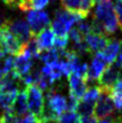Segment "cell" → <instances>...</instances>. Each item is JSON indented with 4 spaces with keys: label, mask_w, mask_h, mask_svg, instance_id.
Listing matches in <instances>:
<instances>
[{
    "label": "cell",
    "mask_w": 122,
    "mask_h": 123,
    "mask_svg": "<svg viewBox=\"0 0 122 123\" xmlns=\"http://www.w3.org/2000/svg\"><path fill=\"white\" fill-rule=\"evenodd\" d=\"M93 18L101 23L106 36L114 34L117 31L118 21L112 0H100L95 9Z\"/></svg>",
    "instance_id": "obj_1"
},
{
    "label": "cell",
    "mask_w": 122,
    "mask_h": 123,
    "mask_svg": "<svg viewBox=\"0 0 122 123\" xmlns=\"http://www.w3.org/2000/svg\"><path fill=\"white\" fill-rule=\"evenodd\" d=\"M85 18V17L79 13L68 11L66 9H58L55 11V18L52 21L51 29L57 37H65L68 35L73 25Z\"/></svg>",
    "instance_id": "obj_2"
},
{
    "label": "cell",
    "mask_w": 122,
    "mask_h": 123,
    "mask_svg": "<svg viewBox=\"0 0 122 123\" xmlns=\"http://www.w3.org/2000/svg\"><path fill=\"white\" fill-rule=\"evenodd\" d=\"M25 91H27L29 111L39 120L42 117L45 109V98L43 96V92L36 85L27 86Z\"/></svg>",
    "instance_id": "obj_3"
},
{
    "label": "cell",
    "mask_w": 122,
    "mask_h": 123,
    "mask_svg": "<svg viewBox=\"0 0 122 123\" xmlns=\"http://www.w3.org/2000/svg\"><path fill=\"white\" fill-rule=\"evenodd\" d=\"M4 25H6L7 29L10 31V33L18 40V42L23 46L28 44L30 39L34 38L29 25L24 19L5 20Z\"/></svg>",
    "instance_id": "obj_4"
},
{
    "label": "cell",
    "mask_w": 122,
    "mask_h": 123,
    "mask_svg": "<svg viewBox=\"0 0 122 123\" xmlns=\"http://www.w3.org/2000/svg\"><path fill=\"white\" fill-rule=\"evenodd\" d=\"M23 47L24 46L3 24L2 28L0 29V48L3 50L4 53L17 55L21 51Z\"/></svg>",
    "instance_id": "obj_5"
},
{
    "label": "cell",
    "mask_w": 122,
    "mask_h": 123,
    "mask_svg": "<svg viewBox=\"0 0 122 123\" xmlns=\"http://www.w3.org/2000/svg\"><path fill=\"white\" fill-rule=\"evenodd\" d=\"M27 20L29 23V27L32 31L33 36L43 31L44 29L49 27L51 23L50 16L44 10H30L27 14Z\"/></svg>",
    "instance_id": "obj_6"
},
{
    "label": "cell",
    "mask_w": 122,
    "mask_h": 123,
    "mask_svg": "<svg viewBox=\"0 0 122 123\" xmlns=\"http://www.w3.org/2000/svg\"><path fill=\"white\" fill-rule=\"evenodd\" d=\"M32 68H33V58L30 56V52L24 46L21 51L17 55H15V58L13 59V68H12V70L19 76L21 80V78L28 75L30 72Z\"/></svg>",
    "instance_id": "obj_7"
},
{
    "label": "cell",
    "mask_w": 122,
    "mask_h": 123,
    "mask_svg": "<svg viewBox=\"0 0 122 123\" xmlns=\"http://www.w3.org/2000/svg\"><path fill=\"white\" fill-rule=\"evenodd\" d=\"M102 90V89H101ZM114 104L109 96V92L103 91L100 95L98 101L95 104L94 114L97 119H105L110 117L114 112Z\"/></svg>",
    "instance_id": "obj_8"
},
{
    "label": "cell",
    "mask_w": 122,
    "mask_h": 123,
    "mask_svg": "<svg viewBox=\"0 0 122 123\" xmlns=\"http://www.w3.org/2000/svg\"><path fill=\"white\" fill-rule=\"evenodd\" d=\"M120 80V70L115 65H108L98 80L99 86L103 91L110 92Z\"/></svg>",
    "instance_id": "obj_9"
},
{
    "label": "cell",
    "mask_w": 122,
    "mask_h": 123,
    "mask_svg": "<svg viewBox=\"0 0 122 123\" xmlns=\"http://www.w3.org/2000/svg\"><path fill=\"white\" fill-rule=\"evenodd\" d=\"M61 5L68 11L79 13L86 17L92 7L95 5L94 0H61Z\"/></svg>",
    "instance_id": "obj_10"
},
{
    "label": "cell",
    "mask_w": 122,
    "mask_h": 123,
    "mask_svg": "<svg viewBox=\"0 0 122 123\" xmlns=\"http://www.w3.org/2000/svg\"><path fill=\"white\" fill-rule=\"evenodd\" d=\"M67 77L69 86V96L79 101L88 90V85H86L85 80L75 75L74 73H70Z\"/></svg>",
    "instance_id": "obj_11"
},
{
    "label": "cell",
    "mask_w": 122,
    "mask_h": 123,
    "mask_svg": "<svg viewBox=\"0 0 122 123\" xmlns=\"http://www.w3.org/2000/svg\"><path fill=\"white\" fill-rule=\"evenodd\" d=\"M107 66H108L107 63L103 60L102 57L96 53V56L92 59L91 65L88 67V73H86L85 81H89V82L97 81Z\"/></svg>",
    "instance_id": "obj_12"
},
{
    "label": "cell",
    "mask_w": 122,
    "mask_h": 123,
    "mask_svg": "<svg viewBox=\"0 0 122 123\" xmlns=\"http://www.w3.org/2000/svg\"><path fill=\"white\" fill-rule=\"evenodd\" d=\"M121 45H122V41L117 40V39H110L108 44L105 46V48H104L102 51L98 52L97 54L101 56L103 60L105 61L108 65H110L115 62L116 57L119 53Z\"/></svg>",
    "instance_id": "obj_13"
},
{
    "label": "cell",
    "mask_w": 122,
    "mask_h": 123,
    "mask_svg": "<svg viewBox=\"0 0 122 123\" xmlns=\"http://www.w3.org/2000/svg\"><path fill=\"white\" fill-rule=\"evenodd\" d=\"M109 40L110 39L107 38V36L97 35L94 33H89L88 35L85 36V42L89 48L90 54L98 53V52L102 51L108 44Z\"/></svg>",
    "instance_id": "obj_14"
},
{
    "label": "cell",
    "mask_w": 122,
    "mask_h": 123,
    "mask_svg": "<svg viewBox=\"0 0 122 123\" xmlns=\"http://www.w3.org/2000/svg\"><path fill=\"white\" fill-rule=\"evenodd\" d=\"M35 41H36L37 47L40 52L49 50L54 46V33L51 28H46L43 31H41L38 35L35 36Z\"/></svg>",
    "instance_id": "obj_15"
},
{
    "label": "cell",
    "mask_w": 122,
    "mask_h": 123,
    "mask_svg": "<svg viewBox=\"0 0 122 123\" xmlns=\"http://www.w3.org/2000/svg\"><path fill=\"white\" fill-rule=\"evenodd\" d=\"M28 98H27V91L24 87L18 91L17 96L14 100V103L12 105L11 112L17 117H23L28 114Z\"/></svg>",
    "instance_id": "obj_16"
},
{
    "label": "cell",
    "mask_w": 122,
    "mask_h": 123,
    "mask_svg": "<svg viewBox=\"0 0 122 123\" xmlns=\"http://www.w3.org/2000/svg\"><path fill=\"white\" fill-rule=\"evenodd\" d=\"M50 0H18L16 6L21 11L41 10L45 8Z\"/></svg>",
    "instance_id": "obj_17"
},
{
    "label": "cell",
    "mask_w": 122,
    "mask_h": 123,
    "mask_svg": "<svg viewBox=\"0 0 122 123\" xmlns=\"http://www.w3.org/2000/svg\"><path fill=\"white\" fill-rule=\"evenodd\" d=\"M109 96L114 104V107L118 110H122V80H120L109 92Z\"/></svg>",
    "instance_id": "obj_18"
},
{
    "label": "cell",
    "mask_w": 122,
    "mask_h": 123,
    "mask_svg": "<svg viewBox=\"0 0 122 123\" xmlns=\"http://www.w3.org/2000/svg\"><path fill=\"white\" fill-rule=\"evenodd\" d=\"M59 52L56 49H49V50H45L40 52V56H39V59H40L45 65H52L56 63L57 61H59Z\"/></svg>",
    "instance_id": "obj_19"
},
{
    "label": "cell",
    "mask_w": 122,
    "mask_h": 123,
    "mask_svg": "<svg viewBox=\"0 0 122 123\" xmlns=\"http://www.w3.org/2000/svg\"><path fill=\"white\" fill-rule=\"evenodd\" d=\"M94 108H95V104L91 103V102H86V101L80 100L78 101L77 107L75 112H77V114L81 117L84 116H90L94 113Z\"/></svg>",
    "instance_id": "obj_20"
},
{
    "label": "cell",
    "mask_w": 122,
    "mask_h": 123,
    "mask_svg": "<svg viewBox=\"0 0 122 123\" xmlns=\"http://www.w3.org/2000/svg\"><path fill=\"white\" fill-rule=\"evenodd\" d=\"M101 93H102V90L100 86H91L89 90H86L84 97H82L80 100H84V101H86V102H91V103L96 104V102L98 101Z\"/></svg>",
    "instance_id": "obj_21"
},
{
    "label": "cell",
    "mask_w": 122,
    "mask_h": 123,
    "mask_svg": "<svg viewBox=\"0 0 122 123\" xmlns=\"http://www.w3.org/2000/svg\"><path fill=\"white\" fill-rule=\"evenodd\" d=\"M13 68V58L11 56L4 57L3 59H0V80L3 76L10 72Z\"/></svg>",
    "instance_id": "obj_22"
},
{
    "label": "cell",
    "mask_w": 122,
    "mask_h": 123,
    "mask_svg": "<svg viewBox=\"0 0 122 123\" xmlns=\"http://www.w3.org/2000/svg\"><path fill=\"white\" fill-rule=\"evenodd\" d=\"M58 123H80V117L75 111H67L60 115Z\"/></svg>",
    "instance_id": "obj_23"
},
{
    "label": "cell",
    "mask_w": 122,
    "mask_h": 123,
    "mask_svg": "<svg viewBox=\"0 0 122 123\" xmlns=\"http://www.w3.org/2000/svg\"><path fill=\"white\" fill-rule=\"evenodd\" d=\"M68 45V36L65 37H57L54 41V46L56 50H64L67 48Z\"/></svg>",
    "instance_id": "obj_24"
},
{
    "label": "cell",
    "mask_w": 122,
    "mask_h": 123,
    "mask_svg": "<svg viewBox=\"0 0 122 123\" xmlns=\"http://www.w3.org/2000/svg\"><path fill=\"white\" fill-rule=\"evenodd\" d=\"M114 9H115V13L117 17V21H118L119 27L122 31V2L121 1H116Z\"/></svg>",
    "instance_id": "obj_25"
},
{
    "label": "cell",
    "mask_w": 122,
    "mask_h": 123,
    "mask_svg": "<svg viewBox=\"0 0 122 123\" xmlns=\"http://www.w3.org/2000/svg\"><path fill=\"white\" fill-rule=\"evenodd\" d=\"M78 104V100H76L75 98L69 96L67 98V110L68 111H75L76 107Z\"/></svg>",
    "instance_id": "obj_26"
},
{
    "label": "cell",
    "mask_w": 122,
    "mask_h": 123,
    "mask_svg": "<svg viewBox=\"0 0 122 123\" xmlns=\"http://www.w3.org/2000/svg\"><path fill=\"white\" fill-rule=\"evenodd\" d=\"M114 65L118 68H122V45L120 47V50H119V53L116 57V60L114 62Z\"/></svg>",
    "instance_id": "obj_27"
},
{
    "label": "cell",
    "mask_w": 122,
    "mask_h": 123,
    "mask_svg": "<svg viewBox=\"0 0 122 123\" xmlns=\"http://www.w3.org/2000/svg\"><path fill=\"white\" fill-rule=\"evenodd\" d=\"M80 123H98L97 122V118H96L95 116H84L81 117L80 119Z\"/></svg>",
    "instance_id": "obj_28"
},
{
    "label": "cell",
    "mask_w": 122,
    "mask_h": 123,
    "mask_svg": "<svg viewBox=\"0 0 122 123\" xmlns=\"http://www.w3.org/2000/svg\"><path fill=\"white\" fill-rule=\"evenodd\" d=\"M99 123H121V121L119 120L118 116L116 117H111V118H105V119H101Z\"/></svg>",
    "instance_id": "obj_29"
},
{
    "label": "cell",
    "mask_w": 122,
    "mask_h": 123,
    "mask_svg": "<svg viewBox=\"0 0 122 123\" xmlns=\"http://www.w3.org/2000/svg\"><path fill=\"white\" fill-rule=\"evenodd\" d=\"M18 0H3V2L9 7H15Z\"/></svg>",
    "instance_id": "obj_30"
},
{
    "label": "cell",
    "mask_w": 122,
    "mask_h": 123,
    "mask_svg": "<svg viewBox=\"0 0 122 123\" xmlns=\"http://www.w3.org/2000/svg\"><path fill=\"white\" fill-rule=\"evenodd\" d=\"M4 54H5V53H4V52H3V50L1 49V48H0V59H2V58H3Z\"/></svg>",
    "instance_id": "obj_31"
},
{
    "label": "cell",
    "mask_w": 122,
    "mask_h": 123,
    "mask_svg": "<svg viewBox=\"0 0 122 123\" xmlns=\"http://www.w3.org/2000/svg\"><path fill=\"white\" fill-rule=\"evenodd\" d=\"M3 24H4V21L2 20V18H1V17H0V29H1V28H2V25H3Z\"/></svg>",
    "instance_id": "obj_32"
},
{
    "label": "cell",
    "mask_w": 122,
    "mask_h": 123,
    "mask_svg": "<svg viewBox=\"0 0 122 123\" xmlns=\"http://www.w3.org/2000/svg\"><path fill=\"white\" fill-rule=\"evenodd\" d=\"M118 118H119V120H120V121H121V123H122V114L118 116Z\"/></svg>",
    "instance_id": "obj_33"
},
{
    "label": "cell",
    "mask_w": 122,
    "mask_h": 123,
    "mask_svg": "<svg viewBox=\"0 0 122 123\" xmlns=\"http://www.w3.org/2000/svg\"><path fill=\"white\" fill-rule=\"evenodd\" d=\"M0 123H4V122L2 121V119H1V117H0Z\"/></svg>",
    "instance_id": "obj_34"
},
{
    "label": "cell",
    "mask_w": 122,
    "mask_h": 123,
    "mask_svg": "<svg viewBox=\"0 0 122 123\" xmlns=\"http://www.w3.org/2000/svg\"><path fill=\"white\" fill-rule=\"evenodd\" d=\"M99 1H100V0H94V2H95V3H96V2H99Z\"/></svg>",
    "instance_id": "obj_35"
},
{
    "label": "cell",
    "mask_w": 122,
    "mask_h": 123,
    "mask_svg": "<svg viewBox=\"0 0 122 123\" xmlns=\"http://www.w3.org/2000/svg\"><path fill=\"white\" fill-rule=\"evenodd\" d=\"M50 1H52V2H55V1H56V0H50Z\"/></svg>",
    "instance_id": "obj_36"
},
{
    "label": "cell",
    "mask_w": 122,
    "mask_h": 123,
    "mask_svg": "<svg viewBox=\"0 0 122 123\" xmlns=\"http://www.w3.org/2000/svg\"><path fill=\"white\" fill-rule=\"evenodd\" d=\"M118 1H121V2H122V0H118Z\"/></svg>",
    "instance_id": "obj_37"
}]
</instances>
